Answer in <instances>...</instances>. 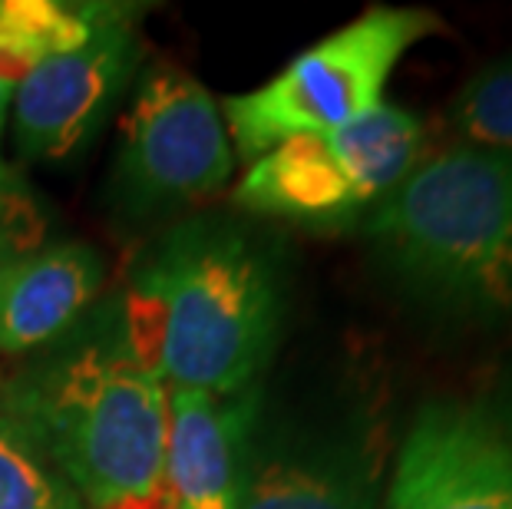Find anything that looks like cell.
<instances>
[{"label": "cell", "mask_w": 512, "mask_h": 509, "mask_svg": "<svg viewBox=\"0 0 512 509\" xmlns=\"http://www.w3.org/2000/svg\"><path fill=\"white\" fill-rule=\"evenodd\" d=\"M427 159V126L403 106L380 103L328 133L291 136L252 162L235 205L258 219L331 232L367 222Z\"/></svg>", "instance_id": "4"}, {"label": "cell", "mask_w": 512, "mask_h": 509, "mask_svg": "<svg viewBox=\"0 0 512 509\" xmlns=\"http://www.w3.org/2000/svg\"><path fill=\"white\" fill-rule=\"evenodd\" d=\"M443 20L420 7H370L334 30L275 80L252 93L228 96L222 119L238 156L255 162L291 136L328 133L384 103V86L410 47L443 34Z\"/></svg>", "instance_id": "5"}, {"label": "cell", "mask_w": 512, "mask_h": 509, "mask_svg": "<svg viewBox=\"0 0 512 509\" xmlns=\"http://www.w3.org/2000/svg\"><path fill=\"white\" fill-rule=\"evenodd\" d=\"M450 116L476 149L512 156V53L479 67L460 86Z\"/></svg>", "instance_id": "13"}, {"label": "cell", "mask_w": 512, "mask_h": 509, "mask_svg": "<svg viewBox=\"0 0 512 509\" xmlns=\"http://www.w3.org/2000/svg\"><path fill=\"white\" fill-rule=\"evenodd\" d=\"M10 414L83 509H176L166 486L169 391L123 348H80L17 377Z\"/></svg>", "instance_id": "3"}, {"label": "cell", "mask_w": 512, "mask_h": 509, "mask_svg": "<svg viewBox=\"0 0 512 509\" xmlns=\"http://www.w3.org/2000/svg\"><path fill=\"white\" fill-rule=\"evenodd\" d=\"M103 262L83 242H53L0 268V354L60 338L103 288Z\"/></svg>", "instance_id": "11"}, {"label": "cell", "mask_w": 512, "mask_h": 509, "mask_svg": "<svg viewBox=\"0 0 512 509\" xmlns=\"http://www.w3.org/2000/svg\"><path fill=\"white\" fill-rule=\"evenodd\" d=\"M403 298L466 328L512 318V156L456 146L427 156L364 222Z\"/></svg>", "instance_id": "2"}, {"label": "cell", "mask_w": 512, "mask_h": 509, "mask_svg": "<svg viewBox=\"0 0 512 509\" xmlns=\"http://www.w3.org/2000/svg\"><path fill=\"white\" fill-rule=\"evenodd\" d=\"M27 427L0 407V509H83L60 473H53Z\"/></svg>", "instance_id": "12"}, {"label": "cell", "mask_w": 512, "mask_h": 509, "mask_svg": "<svg viewBox=\"0 0 512 509\" xmlns=\"http://www.w3.org/2000/svg\"><path fill=\"white\" fill-rule=\"evenodd\" d=\"M380 509H512V443L483 400H427L397 450Z\"/></svg>", "instance_id": "7"}, {"label": "cell", "mask_w": 512, "mask_h": 509, "mask_svg": "<svg viewBox=\"0 0 512 509\" xmlns=\"http://www.w3.org/2000/svg\"><path fill=\"white\" fill-rule=\"evenodd\" d=\"M261 391H169L166 486L176 509H235L242 490Z\"/></svg>", "instance_id": "10"}, {"label": "cell", "mask_w": 512, "mask_h": 509, "mask_svg": "<svg viewBox=\"0 0 512 509\" xmlns=\"http://www.w3.org/2000/svg\"><path fill=\"white\" fill-rule=\"evenodd\" d=\"M123 318V351L159 384L242 394L268 367L285 321L281 262L235 222H189L136 268Z\"/></svg>", "instance_id": "1"}, {"label": "cell", "mask_w": 512, "mask_h": 509, "mask_svg": "<svg viewBox=\"0 0 512 509\" xmlns=\"http://www.w3.org/2000/svg\"><path fill=\"white\" fill-rule=\"evenodd\" d=\"M43 235H47V215H43L37 196L0 159V268L14 262L17 255L40 248Z\"/></svg>", "instance_id": "14"}, {"label": "cell", "mask_w": 512, "mask_h": 509, "mask_svg": "<svg viewBox=\"0 0 512 509\" xmlns=\"http://www.w3.org/2000/svg\"><path fill=\"white\" fill-rule=\"evenodd\" d=\"M235 169L212 93L179 67H152L139 83L116 162V202L162 215L222 189Z\"/></svg>", "instance_id": "6"}, {"label": "cell", "mask_w": 512, "mask_h": 509, "mask_svg": "<svg viewBox=\"0 0 512 509\" xmlns=\"http://www.w3.org/2000/svg\"><path fill=\"white\" fill-rule=\"evenodd\" d=\"M387 437L370 414L252 440L235 509H380Z\"/></svg>", "instance_id": "8"}, {"label": "cell", "mask_w": 512, "mask_h": 509, "mask_svg": "<svg viewBox=\"0 0 512 509\" xmlns=\"http://www.w3.org/2000/svg\"><path fill=\"white\" fill-rule=\"evenodd\" d=\"M14 100V86L0 80V133H4V119H7V106Z\"/></svg>", "instance_id": "16"}, {"label": "cell", "mask_w": 512, "mask_h": 509, "mask_svg": "<svg viewBox=\"0 0 512 509\" xmlns=\"http://www.w3.org/2000/svg\"><path fill=\"white\" fill-rule=\"evenodd\" d=\"M483 407L489 410V417L496 420V427L503 430V437L512 443V364H506L496 374V381L489 384V391L479 397Z\"/></svg>", "instance_id": "15"}, {"label": "cell", "mask_w": 512, "mask_h": 509, "mask_svg": "<svg viewBox=\"0 0 512 509\" xmlns=\"http://www.w3.org/2000/svg\"><path fill=\"white\" fill-rule=\"evenodd\" d=\"M136 37L126 14L100 10L80 47L43 60L14 93V143L34 162L76 156L100 129L133 73Z\"/></svg>", "instance_id": "9"}]
</instances>
